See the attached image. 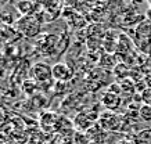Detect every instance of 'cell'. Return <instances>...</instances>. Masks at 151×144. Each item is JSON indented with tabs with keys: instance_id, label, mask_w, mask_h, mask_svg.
I'll return each mask as SVG.
<instances>
[{
	"instance_id": "6da1fadb",
	"label": "cell",
	"mask_w": 151,
	"mask_h": 144,
	"mask_svg": "<svg viewBox=\"0 0 151 144\" xmlns=\"http://www.w3.org/2000/svg\"><path fill=\"white\" fill-rule=\"evenodd\" d=\"M40 21L36 15H29V17H21L15 22V29L18 31L24 37H36L40 35Z\"/></svg>"
},
{
	"instance_id": "7a4b0ae2",
	"label": "cell",
	"mask_w": 151,
	"mask_h": 144,
	"mask_svg": "<svg viewBox=\"0 0 151 144\" xmlns=\"http://www.w3.org/2000/svg\"><path fill=\"white\" fill-rule=\"evenodd\" d=\"M97 123L103 130L107 132H116L121 129L122 125V116H119L116 112L112 111H104L99 115Z\"/></svg>"
},
{
	"instance_id": "3957f363",
	"label": "cell",
	"mask_w": 151,
	"mask_h": 144,
	"mask_svg": "<svg viewBox=\"0 0 151 144\" xmlns=\"http://www.w3.org/2000/svg\"><path fill=\"white\" fill-rule=\"evenodd\" d=\"M51 75H53V79L58 82H68L72 79L73 69L64 62H57L51 67Z\"/></svg>"
},
{
	"instance_id": "277c9868",
	"label": "cell",
	"mask_w": 151,
	"mask_h": 144,
	"mask_svg": "<svg viewBox=\"0 0 151 144\" xmlns=\"http://www.w3.org/2000/svg\"><path fill=\"white\" fill-rule=\"evenodd\" d=\"M31 75L35 80H37L39 83L40 82H46L50 78H53L51 75V67L46 62H36V64L32 67V71H31Z\"/></svg>"
},
{
	"instance_id": "5b68a950",
	"label": "cell",
	"mask_w": 151,
	"mask_h": 144,
	"mask_svg": "<svg viewBox=\"0 0 151 144\" xmlns=\"http://www.w3.org/2000/svg\"><path fill=\"white\" fill-rule=\"evenodd\" d=\"M101 104L105 107L107 111L115 112L119 107H121V104H122V97L107 90V92L101 96Z\"/></svg>"
},
{
	"instance_id": "8992f818",
	"label": "cell",
	"mask_w": 151,
	"mask_h": 144,
	"mask_svg": "<svg viewBox=\"0 0 151 144\" xmlns=\"http://www.w3.org/2000/svg\"><path fill=\"white\" fill-rule=\"evenodd\" d=\"M73 125L76 126L78 132H87L93 125H94V121L90 119L86 114H78L75 121H73Z\"/></svg>"
},
{
	"instance_id": "52a82bcc",
	"label": "cell",
	"mask_w": 151,
	"mask_h": 144,
	"mask_svg": "<svg viewBox=\"0 0 151 144\" xmlns=\"http://www.w3.org/2000/svg\"><path fill=\"white\" fill-rule=\"evenodd\" d=\"M35 7H36V3L33 1H18L15 4V9L19 11L21 17H29V15H33L35 13Z\"/></svg>"
},
{
	"instance_id": "ba28073f",
	"label": "cell",
	"mask_w": 151,
	"mask_h": 144,
	"mask_svg": "<svg viewBox=\"0 0 151 144\" xmlns=\"http://www.w3.org/2000/svg\"><path fill=\"white\" fill-rule=\"evenodd\" d=\"M99 65L103 69H114L116 67V58L111 53H104L99 60Z\"/></svg>"
},
{
	"instance_id": "9c48e42d",
	"label": "cell",
	"mask_w": 151,
	"mask_h": 144,
	"mask_svg": "<svg viewBox=\"0 0 151 144\" xmlns=\"http://www.w3.org/2000/svg\"><path fill=\"white\" fill-rule=\"evenodd\" d=\"M134 89H136V85L133 83L129 78H125V79L121 82V90H122V94L128 93L129 97H132V94L134 93Z\"/></svg>"
},
{
	"instance_id": "30bf717a",
	"label": "cell",
	"mask_w": 151,
	"mask_h": 144,
	"mask_svg": "<svg viewBox=\"0 0 151 144\" xmlns=\"http://www.w3.org/2000/svg\"><path fill=\"white\" fill-rule=\"evenodd\" d=\"M139 116L144 122H151V105L143 104L142 107L139 108Z\"/></svg>"
},
{
	"instance_id": "8fae6325",
	"label": "cell",
	"mask_w": 151,
	"mask_h": 144,
	"mask_svg": "<svg viewBox=\"0 0 151 144\" xmlns=\"http://www.w3.org/2000/svg\"><path fill=\"white\" fill-rule=\"evenodd\" d=\"M90 137L87 136V133H82V132H76L73 136V143L75 144H90Z\"/></svg>"
},
{
	"instance_id": "7c38bea8",
	"label": "cell",
	"mask_w": 151,
	"mask_h": 144,
	"mask_svg": "<svg viewBox=\"0 0 151 144\" xmlns=\"http://www.w3.org/2000/svg\"><path fill=\"white\" fill-rule=\"evenodd\" d=\"M142 98L143 101H144V104H147V105H151V87H147L144 92L142 93Z\"/></svg>"
},
{
	"instance_id": "4fadbf2b",
	"label": "cell",
	"mask_w": 151,
	"mask_h": 144,
	"mask_svg": "<svg viewBox=\"0 0 151 144\" xmlns=\"http://www.w3.org/2000/svg\"><path fill=\"white\" fill-rule=\"evenodd\" d=\"M116 144H134V143L130 141V140H128V139H124V140H119Z\"/></svg>"
},
{
	"instance_id": "5bb4252c",
	"label": "cell",
	"mask_w": 151,
	"mask_h": 144,
	"mask_svg": "<svg viewBox=\"0 0 151 144\" xmlns=\"http://www.w3.org/2000/svg\"><path fill=\"white\" fill-rule=\"evenodd\" d=\"M150 7H151V3H150Z\"/></svg>"
}]
</instances>
